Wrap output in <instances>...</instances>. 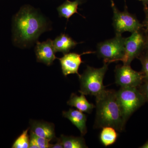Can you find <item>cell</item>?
<instances>
[{"label":"cell","mask_w":148,"mask_h":148,"mask_svg":"<svg viewBox=\"0 0 148 148\" xmlns=\"http://www.w3.org/2000/svg\"><path fill=\"white\" fill-rule=\"evenodd\" d=\"M12 25L13 41L17 45L35 40L46 28L43 18L28 6L22 8L14 17Z\"/></svg>","instance_id":"cell-1"},{"label":"cell","mask_w":148,"mask_h":148,"mask_svg":"<svg viewBox=\"0 0 148 148\" xmlns=\"http://www.w3.org/2000/svg\"><path fill=\"white\" fill-rule=\"evenodd\" d=\"M116 91L106 89L95 97L96 116L94 127L101 128L110 126L118 132L124 130L125 123L117 100Z\"/></svg>","instance_id":"cell-2"},{"label":"cell","mask_w":148,"mask_h":148,"mask_svg":"<svg viewBox=\"0 0 148 148\" xmlns=\"http://www.w3.org/2000/svg\"><path fill=\"white\" fill-rule=\"evenodd\" d=\"M108 64H104L99 69L88 66L86 70L79 77L81 94L91 95L95 97L99 96L106 90L103 85V79L108 70Z\"/></svg>","instance_id":"cell-3"},{"label":"cell","mask_w":148,"mask_h":148,"mask_svg":"<svg viewBox=\"0 0 148 148\" xmlns=\"http://www.w3.org/2000/svg\"><path fill=\"white\" fill-rule=\"evenodd\" d=\"M116 95L125 123L130 116L146 102L144 96L138 88L121 87L116 91Z\"/></svg>","instance_id":"cell-4"},{"label":"cell","mask_w":148,"mask_h":148,"mask_svg":"<svg viewBox=\"0 0 148 148\" xmlns=\"http://www.w3.org/2000/svg\"><path fill=\"white\" fill-rule=\"evenodd\" d=\"M125 40L121 34H116L113 38L99 43L96 51L98 57L103 58L104 64L121 61L124 55Z\"/></svg>","instance_id":"cell-5"},{"label":"cell","mask_w":148,"mask_h":148,"mask_svg":"<svg viewBox=\"0 0 148 148\" xmlns=\"http://www.w3.org/2000/svg\"><path fill=\"white\" fill-rule=\"evenodd\" d=\"M147 31L143 27L132 33L130 36L125 38L124 55L121 60L123 65H130L133 59L138 58L145 50Z\"/></svg>","instance_id":"cell-6"},{"label":"cell","mask_w":148,"mask_h":148,"mask_svg":"<svg viewBox=\"0 0 148 148\" xmlns=\"http://www.w3.org/2000/svg\"><path fill=\"white\" fill-rule=\"evenodd\" d=\"M111 5L113 12L112 25L116 34L122 35L126 32L132 33L144 27L143 24L128 11L126 5L123 12L118 9L113 1H111Z\"/></svg>","instance_id":"cell-7"},{"label":"cell","mask_w":148,"mask_h":148,"mask_svg":"<svg viewBox=\"0 0 148 148\" xmlns=\"http://www.w3.org/2000/svg\"><path fill=\"white\" fill-rule=\"evenodd\" d=\"M115 74L116 83L121 87L138 88L144 81L141 72L134 71L130 65L117 66Z\"/></svg>","instance_id":"cell-8"},{"label":"cell","mask_w":148,"mask_h":148,"mask_svg":"<svg viewBox=\"0 0 148 148\" xmlns=\"http://www.w3.org/2000/svg\"><path fill=\"white\" fill-rule=\"evenodd\" d=\"M94 53L95 52L88 51L81 54L76 53H68L64 54L62 58H58L61 64L63 75L66 77L70 74H76L79 77L80 75L78 73L79 69L81 64L84 62L82 60L81 56Z\"/></svg>","instance_id":"cell-9"},{"label":"cell","mask_w":148,"mask_h":148,"mask_svg":"<svg viewBox=\"0 0 148 148\" xmlns=\"http://www.w3.org/2000/svg\"><path fill=\"white\" fill-rule=\"evenodd\" d=\"M35 52L38 62L42 63L48 66L53 64L57 57L53 45V41L49 39L46 41L38 42L35 48Z\"/></svg>","instance_id":"cell-10"},{"label":"cell","mask_w":148,"mask_h":148,"mask_svg":"<svg viewBox=\"0 0 148 148\" xmlns=\"http://www.w3.org/2000/svg\"><path fill=\"white\" fill-rule=\"evenodd\" d=\"M31 131L37 136L51 141L56 139L55 126L52 123L42 121L32 120L30 122Z\"/></svg>","instance_id":"cell-11"},{"label":"cell","mask_w":148,"mask_h":148,"mask_svg":"<svg viewBox=\"0 0 148 148\" xmlns=\"http://www.w3.org/2000/svg\"><path fill=\"white\" fill-rule=\"evenodd\" d=\"M63 116L68 119L79 130L82 136L87 132L86 123L87 116L78 110L70 109L68 111H63Z\"/></svg>","instance_id":"cell-12"},{"label":"cell","mask_w":148,"mask_h":148,"mask_svg":"<svg viewBox=\"0 0 148 148\" xmlns=\"http://www.w3.org/2000/svg\"><path fill=\"white\" fill-rule=\"evenodd\" d=\"M78 44L69 35L61 34L53 41V45L56 52L68 53Z\"/></svg>","instance_id":"cell-13"},{"label":"cell","mask_w":148,"mask_h":148,"mask_svg":"<svg viewBox=\"0 0 148 148\" xmlns=\"http://www.w3.org/2000/svg\"><path fill=\"white\" fill-rule=\"evenodd\" d=\"M67 104L71 107H75L81 112L89 114L95 108L93 104L88 102L85 95L83 94H81L80 96H78L75 93H72Z\"/></svg>","instance_id":"cell-14"},{"label":"cell","mask_w":148,"mask_h":148,"mask_svg":"<svg viewBox=\"0 0 148 148\" xmlns=\"http://www.w3.org/2000/svg\"><path fill=\"white\" fill-rule=\"evenodd\" d=\"M81 3L82 0H75L74 1L66 0L57 8L59 17H64L67 18V21H69L70 17L74 14H79L77 12L78 7Z\"/></svg>","instance_id":"cell-15"},{"label":"cell","mask_w":148,"mask_h":148,"mask_svg":"<svg viewBox=\"0 0 148 148\" xmlns=\"http://www.w3.org/2000/svg\"><path fill=\"white\" fill-rule=\"evenodd\" d=\"M64 148H86L88 147L82 137L65 136L61 135L59 138Z\"/></svg>","instance_id":"cell-16"},{"label":"cell","mask_w":148,"mask_h":148,"mask_svg":"<svg viewBox=\"0 0 148 148\" xmlns=\"http://www.w3.org/2000/svg\"><path fill=\"white\" fill-rule=\"evenodd\" d=\"M114 127L106 126L102 128L100 135V139L102 144L107 147L111 145L116 142L118 134Z\"/></svg>","instance_id":"cell-17"},{"label":"cell","mask_w":148,"mask_h":148,"mask_svg":"<svg viewBox=\"0 0 148 148\" xmlns=\"http://www.w3.org/2000/svg\"><path fill=\"white\" fill-rule=\"evenodd\" d=\"M29 128L24 130L21 135L14 141L12 147L13 148H29L30 137L28 135Z\"/></svg>","instance_id":"cell-18"},{"label":"cell","mask_w":148,"mask_h":148,"mask_svg":"<svg viewBox=\"0 0 148 148\" xmlns=\"http://www.w3.org/2000/svg\"><path fill=\"white\" fill-rule=\"evenodd\" d=\"M138 58L142 64L141 73L144 77V81H148V51L145 49Z\"/></svg>","instance_id":"cell-19"},{"label":"cell","mask_w":148,"mask_h":148,"mask_svg":"<svg viewBox=\"0 0 148 148\" xmlns=\"http://www.w3.org/2000/svg\"><path fill=\"white\" fill-rule=\"evenodd\" d=\"M30 138L34 140L39 148H48L50 147V140L37 136L32 131H30Z\"/></svg>","instance_id":"cell-20"},{"label":"cell","mask_w":148,"mask_h":148,"mask_svg":"<svg viewBox=\"0 0 148 148\" xmlns=\"http://www.w3.org/2000/svg\"><path fill=\"white\" fill-rule=\"evenodd\" d=\"M139 90L143 94L146 102H148V81H144L143 83L139 86Z\"/></svg>","instance_id":"cell-21"},{"label":"cell","mask_w":148,"mask_h":148,"mask_svg":"<svg viewBox=\"0 0 148 148\" xmlns=\"http://www.w3.org/2000/svg\"><path fill=\"white\" fill-rule=\"evenodd\" d=\"M144 11L145 17L143 24L144 28L148 30V3L144 5Z\"/></svg>","instance_id":"cell-22"},{"label":"cell","mask_w":148,"mask_h":148,"mask_svg":"<svg viewBox=\"0 0 148 148\" xmlns=\"http://www.w3.org/2000/svg\"><path fill=\"white\" fill-rule=\"evenodd\" d=\"M56 143L54 145H51L50 144V148H63V146L62 145V144H61V142L59 140V138H56Z\"/></svg>","instance_id":"cell-23"},{"label":"cell","mask_w":148,"mask_h":148,"mask_svg":"<svg viewBox=\"0 0 148 148\" xmlns=\"http://www.w3.org/2000/svg\"><path fill=\"white\" fill-rule=\"evenodd\" d=\"M140 148H148V140L147 142H146L143 146L140 147Z\"/></svg>","instance_id":"cell-24"},{"label":"cell","mask_w":148,"mask_h":148,"mask_svg":"<svg viewBox=\"0 0 148 148\" xmlns=\"http://www.w3.org/2000/svg\"><path fill=\"white\" fill-rule=\"evenodd\" d=\"M146 50L148 51V30L147 32V43H146Z\"/></svg>","instance_id":"cell-25"},{"label":"cell","mask_w":148,"mask_h":148,"mask_svg":"<svg viewBox=\"0 0 148 148\" xmlns=\"http://www.w3.org/2000/svg\"><path fill=\"white\" fill-rule=\"evenodd\" d=\"M139 1L143 2L144 5L147 4L148 3V0H139Z\"/></svg>","instance_id":"cell-26"},{"label":"cell","mask_w":148,"mask_h":148,"mask_svg":"<svg viewBox=\"0 0 148 148\" xmlns=\"http://www.w3.org/2000/svg\"><path fill=\"white\" fill-rule=\"evenodd\" d=\"M113 1V0H111V1Z\"/></svg>","instance_id":"cell-27"}]
</instances>
